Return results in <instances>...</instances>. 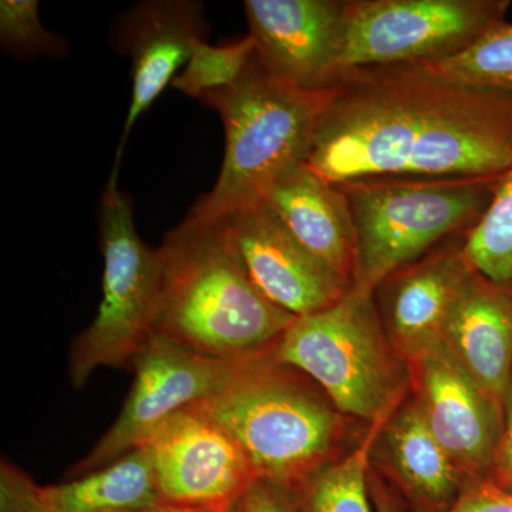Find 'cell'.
Returning a JSON list of instances; mask_svg holds the SVG:
<instances>
[{
  "label": "cell",
  "mask_w": 512,
  "mask_h": 512,
  "mask_svg": "<svg viewBox=\"0 0 512 512\" xmlns=\"http://www.w3.org/2000/svg\"><path fill=\"white\" fill-rule=\"evenodd\" d=\"M306 167L328 183L495 180L512 167V93L481 92L417 64L343 74Z\"/></svg>",
  "instance_id": "cell-1"
},
{
  "label": "cell",
  "mask_w": 512,
  "mask_h": 512,
  "mask_svg": "<svg viewBox=\"0 0 512 512\" xmlns=\"http://www.w3.org/2000/svg\"><path fill=\"white\" fill-rule=\"evenodd\" d=\"M158 252L154 335L200 355L244 360L271 353L296 319L252 284L222 220H184Z\"/></svg>",
  "instance_id": "cell-2"
},
{
  "label": "cell",
  "mask_w": 512,
  "mask_h": 512,
  "mask_svg": "<svg viewBox=\"0 0 512 512\" xmlns=\"http://www.w3.org/2000/svg\"><path fill=\"white\" fill-rule=\"evenodd\" d=\"M194 406L237 440L256 480L286 493L326 467L342 431L333 404L271 353L245 359L222 389Z\"/></svg>",
  "instance_id": "cell-3"
},
{
  "label": "cell",
  "mask_w": 512,
  "mask_h": 512,
  "mask_svg": "<svg viewBox=\"0 0 512 512\" xmlns=\"http://www.w3.org/2000/svg\"><path fill=\"white\" fill-rule=\"evenodd\" d=\"M332 89H299L256 62L238 82L200 100L220 116L225 153L217 183L185 220L212 222L261 202L286 170L305 163Z\"/></svg>",
  "instance_id": "cell-4"
},
{
  "label": "cell",
  "mask_w": 512,
  "mask_h": 512,
  "mask_svg": "<svg viewBox=\"0 0 512 512\" xmlns=\"http://www.w3.org/2000/svg\"><path fill=\"white\" fill-rule=\"evenodd\" d=\"M271 355L318 384L338 412L370 423L396 413L406 389L373 293L355 286L330 308L293 320Z\"/></svg>",
  "instance_id": "cell-5"
},
{
  "label": "cell",
  "mask_w": 512,
  "mask_h": 512,
  "mask_svg": "<svg viewBox=\"0 0 512 512\" xmlns=\"http://www.w3.org/2000/svg\"><path fill=\"white\" fill-rule=\"evenodd\" d=\"M495 180H372L343 185L356 235L353 284L373 293L434 244L470 231Z\"/></svg>",
  "instance_id": "cell-6"
},
{
  "label": "cell",
  "mask_w": 512,
  "mask_h": 512,
  "mask_svg": "<svg viewBox=\"0 0 512 512\" xmlns=\"http://www.w3.org/2000/svg\"><path fill=\"white\" fill-rule=\"evenodd\" d=\"M120 161L116 158L100 198L103 295L96 318L73 343L70 377L74 387L84 386L101 367L133 365L156 329L160 252L138 235L133 204L120 190Z\"/></svg>",
  "instance_id": "cell-7"
},
{
  "label": "cell",
  "mask_w": 512,
  "mask_h": 512,
  "mask_svg": "<svg viewBox=\"0 0 512 512\" xmlns=\"http://www.w3.org/2000/svg\"><path fill=\"white\" fill-rule=\"evenodd\" d=\"M510 0L346 2L340 72L440 62L507 22ZM342 79V77H340Z\"/></svg>",
  "instance_id": "cell-8"
},
{
  "label": "cell",
  "mask_w": 512,
  "mask_h": 512,
  "mask_svg": "<svg viewBox=\"0 0 512 512\" xmlns=\"http://www.w3.org/2000/svg\"><path fill=\"white\" fill-rule=\"evenodd\" d=\"M244 360L200 355L154 335L134 360L136 377L119 417L73 473L82 476L130 453L168 417L222 389Z\"/></svg>",
  "instance_id": "cell-9"
},
{
  "label": "cell",
  "mask_w": 512,
  "mask_h": 512,
  "mask_svg": "<svg viewBox=\"0 0 512 512\" xmlns=\"http://www.w3.org/2000/svg\"><path fill=\"white\" fill-rule=\"evenodd\" d=\"M138 447L150 454L163 503L221 512L256 481L237 440L195 406L168 417Z\"/></svg>",
  "instance_id": "cell-10"
},
{
  "label": "cell",
  "mask_w": 512,
  "mask_h": 512,
  "mask_svg": "<svg viewBox=\"0 0 512 512\" xmlns=\"http://www.w3.org/2000/svg\"><path fill=\"white\" fill-rule=\"evenodd\" d=\"M255 60L272 76L303 90L333 89L342 77L346 2L247 0Z\"/></svg>",
  "instance_id": "cell-11"
},
{
  "label": "cell",
  "mask_w": 512,
  "mask_h": 512,
  "mask_svg": "<svg viewBox=\"0 0 512 512\" xmlns=\"http://www.w3.org/2000/svg\"><path fill=\"white\" fill-rule=\"evenodd\" d=\"M221 220L252 284L289 315L328 309L352 286L299 244L264 202Z\"/></svg>",
  "instance_id": "cell-12"
},
{
  "label": "cell",
  "mask_w": 512,
  "mask_h": 512,
  "mask_svg": "<svg viewBox=\"0 0 512 512\" xmlns=\"http://www.w3.org/2000/svg\"><path fill=\"white\" fill-rule=\"evenodd\" d=\"M419 404L427 426L470 476L490 473L501 429L503 407L484 392L443 342L414 360Z\"/></svg>",
  "instance_id": "cell-13"
},
{
  "label": "cell",
  "mask_w": 512,
  "mask_h": 512,
  "mask_svg": "<svg viewBox=\"0 0 512 512\" xmlns=\"http://www.w3.org/2000/svg\"><path fill=\"white\" fill-rule=\"evenodd\" d=\"M207 33L204 5L194 0H147L121 16L116 43L121 55L131 60L133 89L117 157L137 120L173 84L194 43L205 40Z\"/></svg>",
  "instance_id": "cell-14"
},
{
  "label": "cell",
  "mask_w": 512,
  "mask_h": 512,
  "mask_svg": "<svg viewBox=\"0 0 512 512\" xmlns=\"http://www.w3.org/2000/svg\"><path fill=\"white\" fill-rule=\"evenodd\" d=\"M443 345L503 407L512 377V286L473 271L448 313Z\"/></svg>",
  "instance_id": "cell-15"
},
{
  "label": "cell",
  "mask_w": 512,
  "mask_h": 512,
  "mask_svg": "<svg viewBox=\"0 0 512 512\" xmlns=\"http://www.w3.org/2000/svg\"><path fill=\"white\" fill-rule=\"evenodd\" d=\"M262 202L299 244L353 284L355 225L342 188L323 180L302 163L279 175Z\"/></svg>",
  "instance_id": "cell-16"
},
{
  "label": "cell",
  "mask_w": 512,
  "mask_h": 512,
  "mask_svg": "<svg viewBox=\"0 0 512 512\" xmlns=\"http://www.w3.org/2000/svg\"><path fill=\"white\" fill-rule=\"evenodd\" d=\"M473 271L463 248L450 249L393 282L386 299V325L397 355L413 363L443 342L448 313Z\"/></svg>",
  "instance_id": "cell-17"
},
{
  "label": "cell",
  "mask_w": 512,
  "mask_h": 512,
  "mask_svg": "<svg viewBox=\"0 0 512 512\" xmlns=\"http://www.w3.org/2000/svg\"><path fill=\"white\" fill-rule=\"evenodd\" d=\"M387 457L403 487L433 508L450 504L460 487V468L431 433L417 402L390 417L382 431Z\"/></svg>",
  "instance_id": "cell-18"
},
{
  "label": "cell",
  "mask_w": 512,
  "mask_h": 512,
  "mask_svg": "<svg viewBox=\"0 0 512 512\" xmlns=\"http://www.w3.org/2000/svg\"><path fill=\"white\" fill-rule=\"evenodd\" d=\"M40 497L53 512H126L163 503L144 447L67 483L40 487Z\"/></svg>",
  "instance_id": "cell-19"
},
{
  "label": "cell",
  "mask_w": 512,
  "mask_h": 512,
  "mask_svg": "<svg viewBox=\"0 0 512 512\" xmlns=\"http://www.w3.org/2000/svg\"><path fill=\"white\" fill-rule=\"evenodd\" d=\"M393 416V414H392ZM372 423L359 444L342 460L328 464L303 487L308 512H377L367 485V468L376 440L390 417Z\"/></svg>",
  "instance_id": "cell-20"
},
{
  "label": "cell",
  "mask_w": 512,
  "mask_h": 512,
  "mask_svg": "<svg viewBox=\"0 0 512 512\" xmlns=\"http://www.w3.org/2000/svg\"><path fill=\"white\" fill-rule=\"evenodd\" d=\"M417 66L466 89L512 93V23L497 26L456 56Z\"/></svg>",
  "instance_id": "cell-21"
},
{
  "label": "cell",
  "mask_w": 512,
  "mask_h": 512,
  "mask_svg": "<svg viewBox=\"0 0 512 512\" xmlns=\"http://www.w3.org/2000/svg\"><path fill=\"white\" fill-rule=\"evenodd\" d=\"M461 248L477 274L512 286V167L498 181L487 210Z\"/></svg>",
  "instance_id": "cell-22"
},
{
  "label": "cell",
  "mask_w": 512,
  "mask_h": 512,
  "mask_svg": "<svg viewBox=\"0 0 512 512\" xmlns=\"http://www.w3.org/2000/svg\"><path fill=\"white\" fill-rule=\"evenodd\" d=\"M254 55L255 43L249 36L221 46L197 40L190 59L175 77L174 89L197 100H201L205 94L227 89L247 72Z\"/></svg>",
  "instance_id": "cell-23"
},
{
  "label": "cell",
  "mask_w": 512,
  "mask_h": 512,
  "mask_svg": "<svg viewBox=\"0 0 512 512\" xmlns=\"http://www.w3.org/2000/svg\"><path fill=\"white\" fill-rule=\"evenodd\" d=\"M0 43L6 53L23 60L63 56L67 50L66 40L43 25L37 0L0 2Z\"/></svg>",
  "instance_id": "cell-24"
},
{
  "label": "cell",
  "mask_w": 512,
  "mask_h": 512,
  "mask_svg": "<svg viewBox=\"0 0 512 512\" xmlns=\"http://www.w3.org/2000/svg\"><path fill=\"white\" fill-rule=\"evenodd\" d=\"M0 505L2 512H53L40 497V487L9 461L0 468Z\"/></svg>",
  "instance_id": "cell-25"
},
{
  "label": "cell",
  "mask_w": 512,
  "mask_h": 512,
  "mask_svg": "<svg viewBox=\"0 0 512 512\" xmlns=\"http://www.w3.org/2000/svg\"><path fill=\"white\" fill-rule=\"evenodd\" d=\"M446 512H512V493L490 480L468 487Z\"/></svg>",
  "instance_id": "cell-26"
},
{
  "label": "cell",
  "mask_w": 512,
  "mask_h": 512,
  "mask_svg": "<svg viewBox=\"0 0 512 512\" xmlns=\"http://www.w3.org/2000/svg\"><path fill=\"white\" fill-rule=\"evenodd\" d=\"M491 483L512 493V377L503 404V429L491 464Z\"/></svg>",
  "instance_id": "cell-27"
},
{
  "label": "cell",
  "mask_w": 512,
  "mask_h": 512,
  "mask_svg": "<svg viewBox=\"0 0 512 512\" xmlns=\"http://www.w3.org/2000/svg\"><path fill=\"white\" fill-rule=\"evenodd\" d=\"M289 493L256 480L242 497L245 512H296Z\"/></svg>",
  "instance_id": "cell-28"
},
{
  "label": "cell",
  "mask_w": 512,
  "mask_h": 512,
  "mask_svg": "<svg viewBox=\"0 0 512 512\" xmlns=\"http://www.w3.org/2000/svg\"><path fill=\"white\" fill-rule=\"evenodd\" d=\"M126 512H214L208 510H200V508L181 507V505H174L168 503H160L150 505V507L138 508V510Z\"/></svg>",
  "instance_id": "cell-29"
},
{
  "label": "cell",
  "mask_w": 512,
  "mask_h": 512,
  "mask_svg": "<svg viewBox=\"0 0 512 512\" xmlns=\"http://www.w3.org/2000/svg\"><path fill=\"white\" fill-rule=\"evenodd\" d=\"M377 512H394L393 505L382 493L375 495Z\"/></svg>",
  "instance_id": "cell-30"
},
{
  "label": "cell",
  "mask_w": 512,
  "mask_h": 512,
  "mask_svg": "<svg viewBox=\"0 0 512 512\" xmlns=\"http://www.w3.org/2000/svg\"><path fill=\"white\" fill-rule=\"evenodd\" d=\"M221 512H245L244 504H242V498L237 501V503L229 505V507L225 508V510H222Z\"/></svg>",
  "instance_id": "cell-31"
}]
</instances>
